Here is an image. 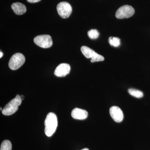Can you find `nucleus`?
I'll return each instance as SVG.
<instances>
[{"label": "nucleus", "mask_w": 150, "mask_h": 150, "mask_svg": "<svg viewBox=\"0 0 150 150\" xmlns=\"http://www.w3.org/2000/svg\"><path fill=\"white\" fill-rule=\"evenodd\" d=\"M58 126V119L56 114L49 112L46 116L45 121V133L46 136L50 137L56 131Z\"/></svg>", "instance_id": "1"}, {"label": "nucleus", "mask_w": 150, "mask_h": 150, "mask_svg": "<svg viewBox=\"0 0 150 150\" xmlns=\"http://www.w3.org/2000/svg\"><path fill=\"white\" fill-rule=\"evenodd\" d=\"M22 100L20 96L17 95L13 99L11 100L6 105L2 112L4 115H12L18 110V106L21 104Z\"/></svg>", "instance_id": "2"}, {"label": "nucleus", "mask_w": 150, "mask_h": 150, "mask_svg": "<svg viewBox=\"0 0 150 150\" xmlns=\"http://www.w3.org/2000/svg\"><path fill=\"white\" fill-rule=\"evenodd\" d=\"M25 57L21 53H16L11 57L8 63L10 69L16 70L22 67L25 62Z\"/></svg>", "instance_id": "3"}, {"label": "nucleus", "mask_w": 150, "mask_h": 150, "mask_svg": "<svg viewBox=\"0 0 150 150\" xmlns=\"http://www.w3.org/2000/svg\"><path fill=\"white\" fill-rule=\"evenodd\" d=\"M81 49L82 53L86 58L88 59L91 58V62L92 63L104 61V58L103 56L98 54L95 51L87 46H82Z\"/></svg>", "instance_id": "4"}, {"label": "nucleus", "mask_w": 150, "mask_h": 150, "mask_svg": "<svg viewBox=\"0 0 150 150\" xmlns=\"http://www.w3.org/2000/svg\"><path fill=\"white\" fill-rule=\"evenodd\" d=\"M34 42L38 46L44 48H50L53 45L52 38L48 35H38L34 38Z\"/></svg>", "instance_id": "5"}, {"label": "nucleus", "mask_w": 150, "mask_h": 150, "mask_svg": "<svg viewBox=\"0 0 150 150\" xmlns=\"http://www.w3.org/2000/svg\"><path fill=\"white\" fill-rule=\"evenodd\" d=\"M134 13V8L131 6L124 5L118 9L115 13V16L118 19L129 18L133 16Z\"/></svg>", "instance_id": "6"}, {"label": "nucleus", "mask_w": 150, "mask_h": 150, "mask_svg": "<svg viewBox=\"0 0 150 150\" xmlns=\"http://www.w3.org/2000/svg\"><path fill=\"white\" fill-rule=\"evenodd\" d=\"M57 10L58 13L63 18H68L72 11L71 6L67 2H62L57 6Z\"/></svg>", "instance_id": "7"}, {"label": "nucleus", "mask_w": 150, "mask_h": 150, "mask_svg": "<svg viewBox=\"0 0 150 150\" xmlns=\"http://www.w3.org/2000/svg\"><path fill=\"white\" fill-rule=\"evenodd\" d=\"M109 112L111 118L117 123H120L123 121V111L118 106H112L110 108Z\"/></svg>", "instance_id": "8"}, {"label": "nucleus", "mask_w": 150, "mask_h": 150, "mask_svg": "<svg viewBox=\"0 0 150 150\" xmlns=\"http://www.w3.org/2000/svg\"><path fill=\"white\" fill-rule=\"evenodd\" d=\"M71 67L69 65L65 63L60 64L56 69L54 74L59 77H64L69 74Z\"/></svg>", "instance_id": "9"}, {"label": "nucleus", "mask_w": 150, "mask_h": 150, "mask_svg": "<svg viewBox=\"0 0 150 150\" xmlns=\"http://www.w3.org/2000/svg\"><path fill=\"white\" fill-rule=\"evenodd\" d=\"M88 112L86 110L79 108H75L71 112V116L74 119L84 120L87 118Z\"/></svg>", "instance_id": "10"}, {"label": "nucleus", "mask_w": 150, "mask_h": 150, "mask_svg": "<svg viewBox=\"0 0 150 150\" xmlns=\"http://www.w3.org/2000/svg\"><path fill=\"white\" fill-rule=\"evenodd\" d=\"M11 8L14 12L18 15L23 14L26 12V7L21 3H13L12 4Z\"/></svg>", "instance_id": "11"}, {"label": "nucleus", "mask_w": 150, "mask_h": 150, "mask_svg": "<svg viewBox=\"0 0 150 150\" xmlns=\"http://www.w3.org/2000/svg\"><path fill=\"white\" fill-rule=\"evenodd\" d=\"M128 92L131 96L137 98H142L144 96V93L142 91L136 89H129Z\"/></svg>", "instance_id": "12"}, {"label": "nucleus", "mask_w": 150, "mask_h": 150, "mask_svg": "<svg viewBox=\"0 0 150 150\" xmlns=\"http://www.w3.org/2000/svg\"><path fill=\"white\" fill-rule=\"evenodd\" d=\"M108 41L111 46L113 47H118L120 45V39L118 38L110 37L108 39Z\"/></svg>", "instance_id": "13"}, {"label": "nucleus", "mask_w": 150, "mask_h": 150, "mask_svg": "<svg viewBox=\"0 0 150 150\" xmlns=\"http://www.w3.org/2000/svg\"><path fill=\"white\" fill-rule=\"evenodd\" d=\"M0 150H12V144L9 140H5L1 144Z\"/></svg>", "instance_id": "14"}, {"label": "nucleus", "mask_w": 150, "mask_h": 150, "mask_svg": "<svg viewBox=\"0 0 150 150\" xmlns=\"http://www.w3.org/2000/svg\"><path fill=\"white\" fill-rule=\"evenodd\" d=\"M88 35L91 39H96L99 36V33L96 29H91L88 33Z\"/></svg>", "instance_id": "15"}, {"label": "nucleus", "mask_w": 150, "mask_h": 150, "mask_svg": "<svg viewBox=\"0 0 150 150\" xmlns=\"http://www.w3.org/2000/svg\"><path fill=\"white\" fill-rule=\"evenodd\" d=\"M28 2L30 3H35L40 1L41 0H27Z\"/></svg>", "instance_id": "16"}, {"label": "nucleus", "mask_w": 150, "mask_h": 150, "mask_svg": "<svg viewBox=\"0 0 150 150\" xmlns=\"http://www.w3.org/2000/svg\"><path fill=\"white\" fill-rule=\"evenodd\" d=\"M21 99V100H23V99H24V96L23 95H21L20 96Z\"/></svg>", "instance_id": "17"}, {"label": "nucleus", "mask_w": 150, "mask_h": 150, "mask_svg": "<svg viewBox=\"0 0 150 150\" xmlns=\"http://www.w3.org/2000/svg\"><path fill=\"white\" fill-rule=\"evenodd\" d=\"M3 56V53L2 52H0V58H2V57Z\"/></svg>", "instance_id": "18"}, {"label": "nucleus", "mask_w": 150, "mask_h": 150, "mask_svg": "<svg viewBox=\"0 0 150 150\" xmlns=\"http://www.w3.org/2000/svg\"><path fill=\"white\" fill-rule=\"evenodd\" d=\"M81 150H89L88 149H87V148H85V149H83Z\"/></svg>", "instance_id": "19"}, {"label": "nucleus", "mask_w": 150, "mask_h": 150, "mask_svg": "<svg viewBox=\"0 0 150 150\" xmlns=\"http://www.w3.org/2000/svg\"><path fill=\"white\" fill-rule=\"evenodd\" d=\"M2 110V109L1 107V110Z\"/></svg>", "instance_id": "20"}]
</instances>
